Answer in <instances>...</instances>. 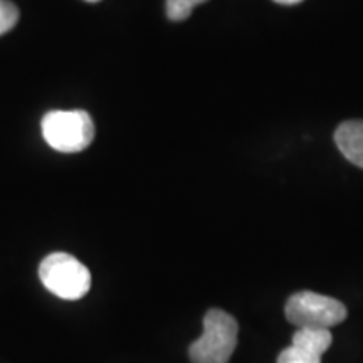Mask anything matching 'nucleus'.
Returning a JSON list of instances; mask_svg holds the SVG:
<instances>
[{
	"label": "nucleus",
	"mask_w": 363,
	"mask_h": 363,
	"mask_svg": "<svg viewBox=\"0 0 363 363\" xmlns=\"http://www.w3.org/2000/svg\"><path fill=\"white\" fill-rule=\"evenodd\" d=\"M238 321L229 313L214 308L203 318L202 337L190 345V360L194 363H229L238 345Z\"/></svg>",
	"instance_id": "f257e3e1"
},
{
	"label": "nucleus",
	"mask_w": 363,
	"mask_h": 363,
	"mask_svg": "<svg viewBox=\"0 0 363 363\" xmlns=\"http://www.w3.org/2000/svg\"><path fill=\"white\" fill-rule=\"evenodd\" d=\"M43 136L61 153L83 152L94 140V123L88 111H51L43 118Z\"/></svg>",
	"instance_id": "f03ea898"
},
{
	"label": "nucleus",
	"mask_w": 363,
	"mask_h": 363,
	"mask_svg": "<svg viewBox=\"0 0 363 363\" xmlns=\"http://www.w3.org/2000/svg\"><path fill=\"white\" fill-rule=\"evenodd\" d=\"M39 278L54 296L61 299L83 298L91 288L89 269L67 252H52L39 266Z\"/></svg>",
	"instance_id": "7ed1b4c3"
},
{
	"label": "nucleus",
	"mask_w": 363,
	"mask_h": 363,
	"mask_svg": "<svg viewBox=\"0 0 363 363\" xmlns=\"http://www.w3.org/2000/svg\"><path fill=\"white\" fill-rule=\"evenodd\" d=\"M286 318L296 328H330L347 318V308L335 298L301 291L286 303Z\"/></svg>",
	"instance_id": "20e7f679"
},
{
	"label": "nucleus",
	"mask_w": 363,
	"mask_h": 363,
	"mask_svg": "<svg viewBox=\"0 0 363 363\" xmlns=\"http://www.w3.org/2000/svg\"><path fill=\"white\" fill-rule=\"evenodd\" d=\"M335 143L347 160L363 169V121H345L335 131Z\"/></svg>",
	"instance_id": "39448f33"
},
{
	"label": "nucleus",
	"mask_w": 363,
	"mask_h": 363,
	"mask_svg": "<svg viewBox=\"0 0 363 363\" xmlns=\"http://www.w3.org/2000/svg\"><path fill=\"white\" fill-rule=\"evenodd\" d=\"M331 340L330 328H298L293 335V347L321 358L330 348Z\"/></svg>",
	"instance_id": "423d86ee"
},
{
	"label": "nucleus",
	"mask_w": 363,
	"mask_h": 363,
	"mask_svg": "<svg viewBox=\"0 0 363 363\" xmlns=\"http://www.w3.org/2000/svg\"><path fill=\"white\" fill-rule=\"evenodd\" d=\"M207 0H167V17L174 22L189 19L194 7L201 6Z\"/></svg>",
	"instance_id": "0eeeda50"
},
{
	"label": "nucleus",
	"mask_w": 363,
	"mask_h": 363,
	"mask_svg": "<svg viewBox=\"0 0 363 363\" xmlns=\"http://www.w3.org/2000/svg\"><path fill=\"white\" fill-rule=\"evenodd\" d=\"M19 21V9L9 0H0V35L7 34Z\"/></svg>",
	"instance_id": "6e6552de"
},
{
	"label": "nucleus",
	"mask_w": 363,
	"mask_h": 363,
	"mask_svg": "<svg viewBox=\"0 0 363 363\" xmlns=\"http://www.w3.org/2000/svg\"><path fill=\"white\" fill-rule=\"evenodd\" d=\"M278 363H321L320 357L311 355V353L299 350L296 347H288L279 353Z\"/></svg>",
	"instance_id": "1a4fd4ad"
},
{
	"label": "nucleus",
	"mask_w": 363,
	"mask_h": 363,
	"mask_svg": "<svg viewBox=\"0 0 363 363\" xmlns=\"http://www.w3.org/2000/svg\"><path fill=\"white\" fill-rule=\"evenodd\" d=\"M274 2L281 4V6H294V4L303 2V0H274Z\"/></svg>",
	"instance_id": "9d476101"
},
{
	"label": "nucleus",
	"mask_w": 363,
	"mask_h": 363,
	"mask_svg": "<svg viewBox=\"0 0 363 363\" xmlns=\"http://www.w3.org/2000/svg\"><path fill=\"white\" fill-rule=\"evenodd\" d=\"M86 2H99V0H86Z\"/></svg>",
	"instance_id": "9b49d317"
}]
</instances>
